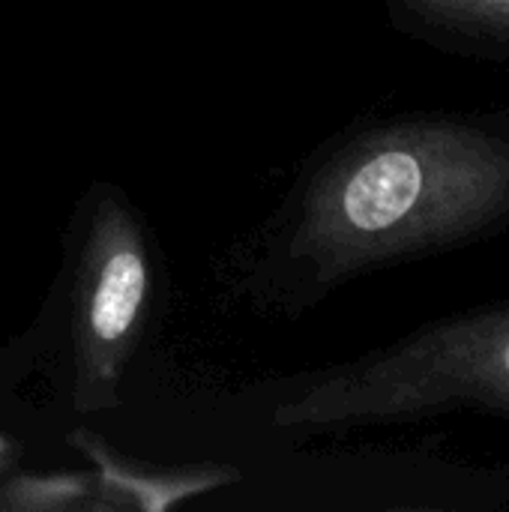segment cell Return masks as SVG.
Returning a JSON list of instances; mask_svg holds the SVG:
<instances>
[{"label": "cell", "instance_id": "obj_1", "mask_svg": "<svg viewBox=\"0 0 509 512\" xmlns=\"http://www.w3.org/2000/svg\"><path fill=\"white\" fill-rule=\"evenodd\" d=\"M507 231L509 108H432L342 138L303 189L288 252L336 288Z\"/></svg>", "mask_w": 509, "mask_h": 512}, {"label": "cell", "instance_id": "obj_2", "mask_svg": "<svg viewBox=\"0 0 509 512\" xmlns=\"http://www.w3.org/2000/svg\"><path fill=\"white\" fill-rule=\"evenodd\" d=\"M450 414L509 417V297L336 366L276 405L279 429H348Z\"/></svg>", "mask_w": 509, "mask_h": 512}, {"label": "cell", "instance_id": "obj_3", "mask_svg": "<svg viewBox=\"0 0 509 512\" xmlns=\"http://www.w3.org/2000/svg\"><path fill=\"white\" fill-rule=\"evenodd\" d=\"M147 303L150 261L141 228L117 195H102L90 213L72 303L78 414L120 405V378L141 339Z\"/></svg>", "mask_w": 509, "mask_h": 512}, {"label": "cell", "instance_id": "obj_5", "mask_svg": "<svg viewBox=\"0 0 509 512\" xmlns=\"http://www.w3.org/2000/svg\"><path fill=\"white\" fill-rule=\"evenodd\" d=\"M399 30L462 60L509 63V0H387Z\"/></svg>", "mask_w": 509, "mask_h": 512}, {"label": "cell", "instance_id": "obj_6", "mask_svg": "<svg viewBox=\"0 0 509 512\" xmlns=\"http://www.w3.org/2000/svg\"><path fill=\"white\" fill-rule=\"evenodd\" d=\"M0 512H105L93 471L0 474Z\"/></svg>", "mask_w": 509, "mask_h": 512}, {"label": "cell", "instance_id": "obj_4", "mask_svg": "<svg viewBox=\"0 0 509 512\" xmlns=\"http://www.w3.org/2000/svg\"><path fill=\"white\" fill-rule=\"evenodd\" d=\"M66 444L75 447L90 465L99 486L105 512H162L186 504L192 498L210 495L231 483H240V468L234 465H150L123 456L105 438L87 429L66 435Z\"/></svg>", "mask_w": 509, "mask_h": 512}, {"label": "cell", "instance_id": "obj_7", "mask_svg": "<svg viewBox=\"0 0 509 512\" xmlns=\"http://www.w3.org/2000/svg\"><path fill=\"white\" fill-rule=\"evenodd\" d=\"M12 459H15V441L0 435V474L12 468Z\"/></svg>", "mask_w": 509, "mask_h": 512}]
</instances>
